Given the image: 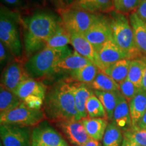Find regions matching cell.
<instances>
[{
    "instance_id": "obj_5",
    "label": "cell",
    "mask_w": 146,
    "mask_h": 146,
    "mask_svg": "<svg viewBox=\"0 0 146 146\" xmlns=\"http://www.w3.org/2000/svg\"><path fill=\"white\" fill-rule=\"evenodd\" d=\"M61 23L70 33L84 35L90 28L99 14L86 12L72 5L57 11Z\"/></svg>"
},
{
    "instance_id": "obj_13",
    "label": "cell",
    "mask_w": 146,
    "mask_h": 146,
    "mask_svg": "<svg viewBox=\"0 0 146 146\" xmlns=\"http://www.w3.org/2000/svg\"><path fill=\"white\" fill-rule=\"evenodd\" d=\"M47 87L41 81L29 78L23 82L15 91V94L22 101L27 98L39 97L45 100Z\"/></svg>"
},
{
    "instance_id": "obj_32",
    "label": "cell",
    "mask_w": 146,
    "mask_h": 146,
    "mask_svg": "<svg viewBox=\"0 0 146 146\" xmlns=\"http://www.w3.org/2000/svg\"><path fill=\"white\" fill-rule=\"evenodd\" d=\"M123 137L130 139L141 146H146V131L137 126H131L130 129L123 132Z\"/></svg>"
},
{
    "instance_id": "obj_36",
    "label": "cell",
    "mask_w": 146,
    "mask_h": 146,
    "mask_svg": "<svg viewBox=\"0 0 146 146\" xmlns=\"http://www.w3.org/2000/svg\"><path fill=\"white\" fill-rule=\"evenodd\" d=\"M48 1H50L51 4L56 9L57 11L60 10V9L64 8L66 7V5H65L63 0H48Z\"/></svg>"
},
{
    "instance_id": "obj_39",
    "label": "cell",
    "mask_w": 146,
    "mask_h": 146,
    "mask_svg": "<svg viewBox=\"0 0 146 146\" xmlns=\"http://www.w3.org/2000/svg\"><path fill=\"white\" fill-rule=\"evenodd\" d=\"M3 2L6 3L7 4L12 5L14 7L21 6L22 5V0H3Z\"/></svg>"
},
{
    "instance_id": "obj_11",
    "label": "cell",
    "mask_w": 146,
    "mask_h": 146,
    "mask_svg": "<svg viewBox=\"0 0 146 146\" xmlns=\"http://www.w3.org/2000/svg\"><path fill=\"white\" fill-rule=\"evenodd\" d=\"M56 126L73 146H81L91 138L81 120L60 122Z\"/></svg>"
},
{
    "instance_id": "obj_21",
    "label": "cell",
    "mask_w": 146,
    "mask_h": 146,
    "mask_svg": "<svg viewBox=\"0 0 146 146\" xmlns=\"http://www.w3.org/2000/svg\"><path fill=\"white\" fill-rule=\"evenodd\" d=\"M131 118V126H137L146 112V91L141 89L129 102Z\"/></svg>"
},
{
    "instance_id": "obj_34",
    "label": "cell",
    "mask_w": 146,
    "mask_h": 146,
    "mask_svg": "<svg viewBox=\"0 0 146 146\" xmlns=\"http://www.w3.org/2000/svg\"><path fill=\"white\" fill-rule=\"evenodd\" d=\"M11 55H12V54L10 52V51L1 42L0 43V61H1V64H5L7 61H8V60L10 59Z\"/></svg>"
},
{
    "instance_id": "obj_23",
    "label": "cell",
    "mask_w": 146,
    "mask_h": 146,
    "mask_svg": "<svg viewBox=\"0 0 146 146\" xmlns=\"http://www.w3.org/2000/svg\"><path fill=\"white\" fill-rule=\"evenodd\" d=\"M130 63L131 60L123 59L108 66L102 71L120 85L128 77Z\"/></svg>"
},
{
    "instance_id": "obj_42",
    "label": "cell",
    "mask_w": 146,
    "mask_h": 146,
    "mask_svg": "<svg viewBox=\"0 0 146 146\" xmlns=\"http://www.w3.org/2000/svg\"><path fill=\"white\" fill-rule=\"evenodd\" d=\"M63 1L64 2L65 5H66V6H69V5L72 4V3L74 2V0H63Z\"/></svg>"
},
{
    "instance_id": "obj_26",
    "label": "cell",
    "mask_w": 146,
    "mask_h": 146,
    "mask_svg": "<svg viewBox=\"0 0 146 146\" xmlns=\"http://www.w3.org/2000/svg\"><path fill=\"white\" fill-rule=\"evenodd\" d=\"M15 93L2 85L0 87V114L9 112L23 103Z\"/></svg>"
},
{
    "instance_id": "obj_4",
    "label": "cell",
    "mask_w": 146,
    "mask_h": 146,
    "mask_svg": "<svg viewBox=\"0 0 146 146\" xmlns=\"http://www.w3.org/2000/svg\"><path fill=\"white\" fill-rule=\"evenodd\" d=\"M108 18L113 41L127 55L128 59L132 60L143 57L136 45L133 29L127 16L114 10L109 14Z\"/></svg>"
},
{
    "instance_id": "obj_43",
    "label": "cell",
    "mask_w": 146,
    "mask_h": 146,
    "mask_svg": "<svg viewBox=\"0 0 146 146\" xmlns=\"http://www.w3.org/2000/svg\"><path fill=\"white\" fill-rule=\"evenodd\" d=\"M145 24H146V23H145Z\"/></svg>"
},
{
    "instance_id": "obj_9",
    "label": "cell",
    "mask_w": 146,
    "mask_h": 146,
    "mask_svg": "<svg viewBox=\"0 0 146 146\" xmlns=\"http://www.w3.org/2000/svg\"><path fill=\"white\" fill-rule=\"evenodd\" d=\"M25 62L14 58L3 70L1 85L15 92L21 84L30 78L25 68Z\"/></svg>"
},
{
    "instance_id": "obj_29",
    "label": "cell",
    "mask_w": 146,
    "mask_h": 146,
    "mask_svg": "<svg viewBox=\"0 0 146 146\" xmlns=\"http://www.w3.org/2000/svg\"><path fill=\"white\" fill-rule=\"evenodd\" d=\"M145 68V63L141 58L131 60L127 78L139 89H141Z\"/></svg>"
},
{
    "instance_id": "obj_2",
    "label": "cell",
    "mask_w": 146,
    "mask_h": 146,
    "mask_svg": "<svg viewBox=\"0 0 146 146\" xmlns=\"http://www.w3.org/2000/svg\"><path fill=\"white\" fill-rule=\"evenodd\" d=\"M58 21L52 14L39 12L24 21L23 43L29 58L46 47L47 42L59 27Z\"/></svg>"
},
{
    "instance_id": "obj_3",
    "label": "cell",
    "mask_w": 146,
    "mask_h": 146,
    "mask_svg": "<svg viewBox=\"0 0 146 146\" xmlns=\"http://www.w3.org/2000/svg\"><path fill=\"white\" fill-rule=\"evenodd\" d=\"M72 52L68 46L61 48L44 49L25 62V68L30 78L39 79L54 74L55 66Z\"/></svg>"
},
{
    "instance_id": "obj_16",
    "label": "cell",
    "mask_w": 146,
    "mask_h": 146,
    "mask_svg": "<svg viewBox=\"0 0 146 146\" xmlns=\"http://www.w3.org/2000/svg\"><path fill=\"white\" fill-rule=\"evenodd\" d=\"M70 5L95 14H109L114 10L113 0H74Z\"/></svg>"
},
{
    "instance_id": "obj_40",
    "label": "cell",
    "mask_w": 146,
    "mask_h": 146,
    "mask_svg": "<svg viewBox=\"0 0 146 146\" xmlns=\"http://www.w3.org/2000/svg\"><path fill=\"white\" fill-rule=\"evenodd\" d=\"M137 127H139L140 129L146 131V112L143 114V116H142V118L139 120V122L138 123Z\"/></svg>"
},
{
    "instance_id": "obj_19",
    "label": "cell",
    "mask_w": 146,
    "mask_h": 146,
    "mask_svg": "<svg viewBox=\"0 0 146 146\" xmlns=\"http://www.w3.org/2000/svg\"><path fill=\"white\" fill-rule=\"evenodd\" d=\"M91 63L89 60L81 55L78 54L76 51L72 52L56 64L54 70V73L72 72Z\"/></svg>"
},
{
    "instance_id": "obj_18",
    "label": "cell",
    "mask_w": 146,
    "mask_h": 146,
    "mask_svg": "<svg viewBox=\"0 0 146 146\" xmlns=\"http://www.w3.org/2000/svg\"><path fill=\"white\" fill-rule=\"evenodd\" d=\"M129 19L134 34L138 50L143 56H146V24L135 12L129 14Z\"/></svg>"
},
{
    "instance_id": "obj_15",
    "label": "cell",
    "mask_w": 146,
    "mask_h": 146,
    "mask_svg": "<svg viewBox=\"0 0 146 146\" xmlns=\"http://www.w3.org/2000/svg\"><path fill=\"white\" fill-rule=\"evenodd\" d=\"M70 83L78 118L81 120L88 117L86 110V103L91 95L94 94V91L86 84L75 82H70Z\"/></svg>"
},
{
    "instance_id": "obj_37",
    "label": "cell",
    "mask_w": 146,
    "mask_h": 146,
    "mask_svg": "<svg viewBox=\"0 0 146 146\" xmlns=\"http://www.w3.org/2000/svg\"><path fill=\"white\" fill-rule=\"evenodd\" d=\"M121 146H141V145H139V144H138L137 143H136L135 141L130 139L123 137V143H122Z\"/></svg>"
},
{
    "instance_id": "obj_14",
    "label": "cell",
    "mask_w": 146,
    "mask_h": 146,
    "mask_svg": "<svg viewBox=\"0 0 146 146\" xmlns=\"http://www.w3.org/2000/svg\"><path fill=\"white\" fill-rule=\"evenodd\" d=\"M98 53L104 69L119 60L128 59L127 55L117 46L112 39L104 43L98 50Z\"/></svg>"
},
{
    "instance_id": "obj_12",
    "label": "cell",
    "mask_w": 146,
    "mask_h": 146,
    "mask_svg": "<svg viewBox=\"0 0 146 146\" xmlns=\"http://www.w3.org/2000/svg\"><path fill=\"white\" fill-rule=\"evenodd\" d=\"M70 39L71 45L74 51L89 60L101 70H104V67L100 61L98 51L83 35L70 33Z\"/></svg>"
},
{
    "instance_id": "obj_27",
    "label": "cell",
    "mask_w": 146,
    "mask_h": 146,
    "mask_svg": "<svg viewBox=\"0 0 146 146\" xmlns=\"http://www.w3.org/2000/svg\"><path fill=\"white\" fill-rule=\"evenodd\" d=\"M71 44L70 33L63 26L62 23L56 32L47 42L46 47L50 48H61Z\"/></svg>"
},
{
    "instance_id": "obj_10",
    "label": "cell",
    "mask_w": 146,
    "mask_h": 146,
    "mask_svg": "<svg viewBox=\"0 0 146 146\" xmlns=\"http://www.w3.org/2000/svg\"><path fill=\"white\" fill-rule=\"evenodd\" d=\"M83 36L94 45L97 51L104 43L112 39V31L108 16L99 14Z\"/></svg>"
},
{
    "instance_id": "obj_31",
    "label": "cell",
    "mask_w": 146,
    "mask_h": 146,
    "mask_svg": "<svg viewBox=\"0 0 146 146\" xmlns=\"http://www.w3.org/2000/svg\"><path fill=\"white\" fill-rule=\"evenodd\" d=\"M143 0H113L115 12L129 14L135 12Z\"/></svg>"
},
{
    "instance_id": "obj_1",
    "label": "cell",
    "mask_w": 146,
    "mask_h": 146,
    "mask_svg": "<svg viewBox=\"0 0 146 146\" xmlns=\"http://www.w3.org/2000/svg\"><path fill=\"white\" fill-rule=\"evenodd\" d=\"M43 110L45 117L54 123L80 120L70 82L62 80L47 90Z\"/></svg>"
},
{
    "instance_id": "obj_30",
    "label": "cell",
    "mask_w": 146,
    "mask_h": 146,
    "mask_svg": "<svg viewBox=\"0 0 146 146\" xmlns=\"http://www.w3.org/2000/svg\"><path fill=\"white\" fill-rule=\"evenodd\" d=\"M86 110L89 118H102L107 119L104 108L94 93L87 100Z\"/></svg>"
},
{
    "instance_id": "obj_44",
    "label": "cell",
    "mask_w": 146,
    "mask_h": 146,
    "mask_svg": "<svg viewBox=\"0 0 146 146\" xmlns=\"http://www.w3.org/2000/svg\"></svg>"
},
{
    "instance_id": "obj_41",
    "label": "cell",
    "mask_w": 146,
    "mask_h": 146,
    "mask_svg": "<svg viewBox=\"0 0 146 146\" xmlns=\"http://www.w3.org/2000/svg\"><path fill=\"white\" fill-rule=\"evenodd\" d=\"M141 58L143 60V61L145 62V71H144L143 79H142L141 89L145 91H146V56H143V57H141Z\"/></svg>"
},
{
    "instance_id": "obj_6",
    "label": "cell",
    "mask_w": 146,
    "mask_h": 146,
    "mask_svg": "<svg viewBox=\"0 0 146 146\" xmlns=\"http://www.w3.org/2000/svg\"><path fill=\"white\" fill-rule=\"evenodd\" d=\"M45 114L43 108H29L24 102L9 112L0 114L1 125H13L21 127H36L44 120Z\"/></svg>"
},
{
    "instance_id": "obj_25",
    "label": "cell",
    "mask_w": 146,
    "mask_h": 146,
    "mask_svg": "<svg viewBox=\"0 0 146 146\" xmlns=\"http://www.w3.org/2000/svg\"><path fill=\"white\" fill-rule=\"evenodd\" d=\"M87 85L94 91H120L119 85L102 70H100L92 83Z\"/></svg>"
},
{
    "instance_id": "obj_38",
    "label": "cell",
    "mask_w": 146,
    "mask_h": 146,
    "mask_svg": "<svg viewBox=\"0 0 146 146\" xmlns=\"http://www.w3.org/2000/svg\"><path fill=\"white\" fill-rule=\"evenodd\" d=\"M81 146H102V145L100 142V141L90 138L86 143H85Z\"/></svg>"
},
{
    "instance_id": "obj_7",
    "label": "cell",
    "mask_w": 146,
    "mask_h": 146,
    "mask_svg": "<svg viewBox=\"0 0 146 146\" xmlns=\"http://www.w3.org/2000/svg\"><path fill=\"white\" fill-rule=\"evenodd\" d=\"M31 146H69L56 129L43 120L33 129Z\"/></svg>"
},
{
    "instance_id": "obj_35",
    "label": "cell",
    "mask_w": 146,
    "mask_h": 146,
    "mask_svg": "<svg viewBox=\"0 0 146 146\" xmlns=\"http://www.w3.org/2000/svg\"><path fill=\"white\" fill-rule=\"evenodd\" d=\"M135 12L142 21L146 23V0H143Z\"/></svg>"
},
{
    "instance_id": "obj_8",
    "label": "cell",
    "mask_w": 146,
    "mask_h": 146,
    "mask_svg": "<svg viewBox=\"0 0 146 146\" xmlns=\"http://www.w3.org/2000/svg\"><path fill=\"white\" fill-rule=\"evenodd\" d=\"M30 127L1 125L0 136L3 146H31Z\"/></svg>"
},
{
    "instance_id": "obj_28",
    "label": "cell",
    "mask_w": 146,
    "mask_h": 146,
    "mask_svg": "<svg viewBox=\"0 0 146 146\" xmlns=\"http://www.w3.org/2000/svg\"><path fill=\"white\" fill-rule=\"evenodd\" d=\"M123 132L113 122H110L102 139V146H121Z\"/></svg>"
},
{
    "instance_id": "obj_22",
    "label": "cell",
    "mask_w": 146,
    "mask_h": 146,
    "mask_svg": "<svg viewBox=\"0 0 146 146\" xmlns=\"http://www.w3.org/2000/svg\"><path fill=\"white\" fill-rule=\"evenodd\" d=\"M101 70L93 63L77 70L69 72V77L66 80L69 82H75L89 85L96 77L99 71Z\"/></svg>"
},
{
    "instance_id": "obj_17",
    "label": "cell",
    "mask_w": 146,
    "mask_h": 146,
    "mask_svg": "<svg viewBox=\"0 0 146 146\" xmlns=\"http://www.w3.org/2000/svg\"><path fill=\"white\" fill-rule=\"evenodd\" d=\"M112 122L120 128L123 132L127 131L131 127V118L129 102L121 93L118 97V101L113 114Z\"/></svg>"
},
{
    "instance_id": "obj_24",
    "label": "cell",
    "mask_w": 146,
    "mask_h": 146,
    "mask_svg": "<svg viewBox=\"0 0 146 146\" xmlns=\"http://www.w3.org/2000/svg\"><path fill=\"white\" fill-rule=\"evenodd\" d=\"M94 91V90H93ZM94 94L98 97L104 108L108 120L112 121L114 110L118 101L120 91H94Z\"/></svg>"
},
{
    "instance_id": "obj_20",
    "label": "cell",
    "mask_w": 146,
    "mask_h": 146,
    "mask_svg": "<svg viewBox=\"0 0 146 146\" xmlns=\"http://www.w3.org/2000/svg\"><path fill=\"white\" fill-rule=\"evenodd\" d=\"M89 136L94 139L102 141L108 125V120L102 118H89L81 120Z\"/></svg>"
},
{
    "instance_id": "obj_33",
    "label": "cell",
    "mask_w": 146,
    "mask_h": 146,
    "mask_svg": "<svg viewBox=\"0 0 146 146\" xmlns=\"http://www.w3.org/2000/svg\"><path fill=\"white\" fill-rule=\"evenodd\" d=\"M120 91L121 94L125 97V98L129 102L136 96L141 89H139L132 82L129 81L128 78L119 85Z\"/></svg>"
}]
</instances>
